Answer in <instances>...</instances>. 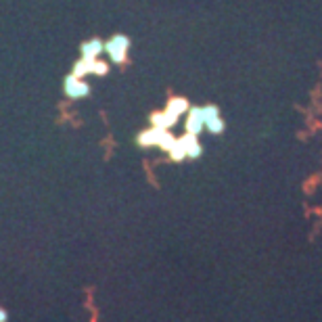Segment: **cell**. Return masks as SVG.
<instances>
[{"mask_svg": "<svg viewBox=\"0 0 322 322\" xmlns=\"http://www.w3.org/2000/svg\"><path fill=\"white\" fill-rule=\"evenodd\" d=\"M109 72V65L105 61H100V59H80V61H76L74 65V76L78 78H86L90 74H94V76H105Z\"/></svg>", "mask_w": 322, "mask_h": 322, "instance_id": "3", "label": "cell"}, {"mask_svg": "<svg viewBox=\"0 0 322 322\" xmlns=\"http://www.w3.org/2000/svg\"><path fill=\"white\" fill-rule=\"evenodd\" d=\"M0 322H8V312L4 308H0Z\"/></svg>", "mask_w": 322, "mask_h": 322, "instance_id": "13", "label": "cell"}, {"mask_svg": "<svg viewBox=\"0 0 322 322\" xmlns=\"http://www.w3.org/2000/svg\"><path fill=\"white\" fill-rule=\"evenodd\" d=\"M167 130L163 128H151V130H145V132H140L138 134V145L140 147H159L161 145V140H163Z\"/></svg>", "mask_w": 322, "mask_h": 322, "instance_id": "5", "label": "cell"}, {"mask_svg": "<svg viewBox=\"0 0 322 322\" xmlns=\"http://www.w3.org/2000/svg\"><path fill=\"white\" fill-rule=\"evenodd\" d=\"M90 84L86 82V78H78L74 74H69L65 80H63V92L69 100H82V98H88L90 96Z\"/></svg>", "mask_w": 322, "mask_h": 322, "instance_id": "2", "label": "cell"}, {"mask_svg": "<svg viewBox=\"0 0 322 322\" xmlns=\"http://www.w3.org/2000/svg\"><path fill=\"white\" fill-rule=\"evenodd\" d=\"M176 122H178V117H174L172 113H167V111H161V113H153V115H151V124H153L155 128L169 130Z\"/></svg>", "mask_w": 322, "mask_h": 322, "instance_id": "8", "label": "cell"}, {"mask_svg": "<svg viewBox=\"0 0 322 322\" xmlns=\"http://www.w3.org/2000/svg\"><path fill=\"white\" fill-rule=\"evenodd\" d=\"M80 53H82L84 59H98L105 53V42L100 38H90L86 42H82L80 46Z\"/></svg>", "mask_w": 322, "mask_h": 322, "instance_id": "6", "label": "cell"}, {"mask_svg": "<svg viewBox=\"0 0 322 322\" xmlns=\"http://www.w3.org/2000/svg\"><path fill=\"white\" fill-rule=\"evenodd\" d=\"M178 140H180V145L184 147L186 157H188V159H199L201 155H203V147L199 145V136L184 134L182 138H178Z\"/></svg>", "mask_w": 322, "mask_h": 322, "instance_id": "7", "label": "cell"}, {"mask_svg": "<svg viewBox=\"0 0 322 322\" xmlns=\"http://www.w3.org/2000/svg\"><path fill=\"white\" fill-rule=\"evenodd\" d=\"M174 143H176V138H174L172 134H169V132H165V136H163V140H161V145H159V149H163L165 153H167V151H169V149L174 147Z\"/></svg>", "mask_w": 322, "mask_h": 322, "instance_id": "12", "label": "cell"}, {"mask_svg": "<svg viewBox=\"0 0 322 322\" xmlns=\"http://www.w3.org/2000/svg\"><path fill=\"white\" fill-rule=\"evenodd\" d=\"M188 100L186 98H172V100H169V103H167V107H165V111L167 113H172L174 117H180V115H184V113H188Z\"/></svg>", "mask_w": 322, "mask_h": 322, "instance_id": "9", "label": "cell"}, {"mask_svg": "<svg viewBox=\"0 0 322 322\" xmlns=\"http://www.w3.org/2000/svg\"><path fill=\"white\" fill-rule=\"evenodd\" d=\"M130 38L126 34H115L105 42V55L109 57V61L113 65H124L128 59V50H130Z\"/></svg>", "mask_w": 322, "mask_h": 322, "instance_id": "1", "label": "cell"}, {"mask_svg": "<svg viewBox=\"0 0 322 322\" xmlns=\"http://www.w3.org/2000/svg\"><path fill=\"white\" fill-rule=\"evenodd\" d=\"M184 130H186V134H193V136H199L205 130L203 115H201V107H190L188 109V115H186V122H184Z\"/></svg>", "mask_w": 322, "mask_h": 322, "instance_id": "4", "label": "cell"}, {"mask_svg": "<svg viewBox=\"0 0 322 322\" xmlns=\"http://www.w3.org/2000/svg\"><path fill=\"white\" fill-rule=\"evenodd\" d=\"M169 153V157H172L174 161H182V159H186V151H184V147L180 145V140L176 138V143H174V147L167 151Z\"/></svg>", "mask_w": 322, "mask_h": 322, "instance_id": "11", "label": "cell"}, {"mask_svg": "<svg viewBox=\"0 0 322 322\" xmlns=\"http://www.w3.org/2000/svg\"><path fill=\"white\" fill-rule=\"evenodd\" d=\"M205 130L209 134H222L224 130H226V124H224V119H222V115H218V117H214V119H209V122L205 124Z\"/></svg>", "mask_w": 322, "mask_h": 322, "instance_id": "10", "label": "cell"}]
</instances>
